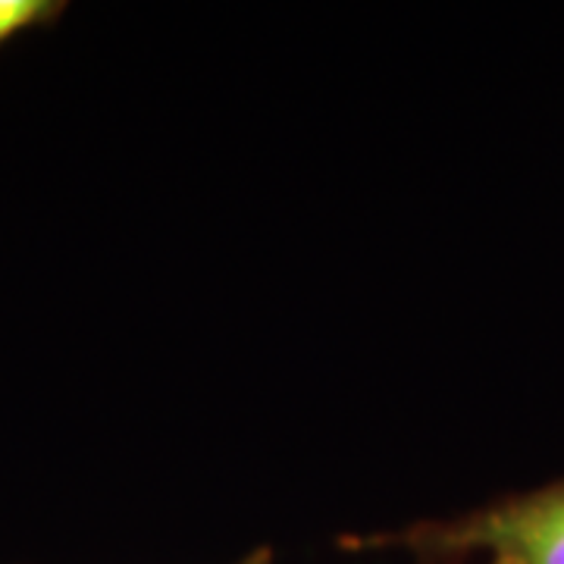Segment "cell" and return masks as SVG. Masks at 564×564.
<instances>
[{"instance_id":"cell-1","label":"cell","mask_w":564,"mask_h":564,"mask_svg":"<svg viewBox=\"0 0 564 564\" xmlns=\"http://www.w3.org/2000/svg\"><path fill=\"white\" fill-rule=\"evenodd\" d=\"M404 545L436 558L480 555L486 564H564V480L474 511L455 524L421 530Z\"/></svg>"},{"instance_id":"cell-2","label":"cell","mask_w":564,"mask_h":564,"mask_svg":"<svg viewBox=\"0 0 564 564\" xmlns=\"http://www.w3.org/2000/svg\"><path fill=\"white\" fill-rule=\"evenodd\" d=\"M57 3H44V0H0V47L13 35H20L22 29L51 17Z\"/></svg>"}]
</instances>
